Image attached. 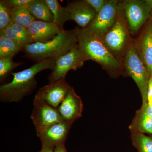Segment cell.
<instances>
[{
	"instance_id": "7c38bea8",
	"label": "cell",
	"mask_w": 152,
	"mask_h": 152,
	"mask_svg": "<svg viewBox=\"0 0 152 152\" xmlns=\"http://www.w3.org/2000/svg\"><path fill=\"white\" fill-rule=\"evenodd\" d=\"M65 8L70 15L71 20L75 22L83 28L88 27L97 15L86 1L71 2Z\"/></svg>"
},
{
	"instance_id": "8992f818",
	"label": "cell",
	"mask_w": 152,
	"mask_h": 152,
	"mask_svg": "<svg viewBox=\"0 0 152 152\" xmlns=\"http://www.w3.org/2000/svg\"><path fill=\"white\" fill-rule=\"evenodd\" d=\"M31 118L34 125L36 133L42 132L63 120L58 109L35 98Z\"/></svg>"
},
{
	"instance_id": "d6986e66",
	"label": "cell",
	"mask_w": 152,
	"mask_h": 152,
	"mask_svg": "<svg viewBox=\"0 0 152 152\" xmlns=\"http://www.w3.org/2000/svg\"><path fill=\"white\" fill-rule=\"evenodd\" d=\"M53 16V23L58 25L62 29L66 22L71 20L70 15L66 10L60 4L58 0H46Z\"/></svg>"
},
{
	"instance_id": "cb8c5ba5",
	"label": "cell",
	"mask_w": 152,
	"mask_h": 152,
	"mask_svg": "<svg viewBox=\"0 0 152 152\" xmlns=\"http://www.w3.org/2000/svg\"><path fill=\"white\" fill-rule=\"evenodd\" d=\"M23 62H15L11 58H0V80H3L15 68L18 67Z\"/></svg>"
},
{
	"instance_id": "2e32d148",
	"label": "cell",
	"mask_w": 152,
	"mask_h": 152,
	"mask_svg": "<svg viewBox=\"0 0 152 152\" xmlns=\"http://www.w3.org/2000/svg\"><path fill=\"white\" fill-rule=\"evenodd\" d=\"M0 34L4 35L15 42L23 50L28 45L33 43L28 28L15 23L11 24L1 32Z\"/></svg>"
},
{
	"instance_id": "e0dca14e",
	"label": "cell",
	"mask_w": 152,
	"mask_h": 152,
	"mask_svg": "<svg viewBox=\"0 0 152 152\" xmlns=\"http://www.w3.org/2000/svg\"><path fill=\"white\" fill-rule=\"evenodd\" d=\"M129 129L131 131L152 135V117L140 108L136 112Z\"/></svg>"
},
{
	"instance_id": "83f0119b",
	"label": "cell",
	"mask_w": 152,
	"mask_h": 152,
	"mask_svg": "<svg viewBox=\"0 0 152 152\" xmlns=\"http://www.w3.org/2000/svg\"><path fill=\"white\" fill-rule=\"evenodd\" d=\"M54 152H67L65 146V143L56 146L54 148Z\"/></svg>"
},
{
	"instance_id": "7a4b0ae2",
	"label": "cell",
	"mask_w": 152,
	"mask_h": 152,
	"mask_svg": "<svg viewBox=\"0 0 152 152\" xmlns=\"http://www.w3.org/2000/svg\"><path fill=\"white\" fill-rule=\"evenodd\" d=\"M77 45L75 29H63L53 39L44 42L33 43L23 49L28 58L37 62L46 59L56 60Z\"/></svg>"
},
{
	"instance_id": "ffe728a7",
	"label": "cell",
	"mask_w": 152,
	"mask_h": 152,
	"mask_svg": "<svg viewBox=\"0 0 152 152\" xmlns=\"http://www.w3.org/2000/svg\"><path fill=\"white\" fill-rule=\"evenodd\" d=\"M11 11L13 23L21 25L27 28L36 20L27 7H15L11 8Z\"/></svg>"
},
{
	"instance_id": "44dd1931",
	"label": "cell",
	"mask_w": 152,
	"mask_h": 152,
	"mask_svg": "<svg viewBox=\"0 0 152 152\" xmlns=\"http://www.w3.org/2000/svg\"><path fill=\"white\" fill-rule=\"evenodd\" d=\"M23 50L21 47L10 38L0 34V58H11Z\"/></svg>"
},
{
	"instance_id": "30bf717a",
	"label": "cell",
	"mask_w": 152,
	"mask_h": 152,
	"mask_svg": "<svg viewBox=\"0 0 152 152\" xmlns=\"http://www.w3.org/2000/svg\"><path fill=\"white\" fill-rule=\"evenodd\" d=\"M72 124L63 120L37 133V136L40 140L42 145L55 148L60 144L65 143Z\"/></svg>"
},
{
	"instance_id": "9c48e42d",
	"label": "cell",
	"mask_w": 152,
	"mask_h": 152,
	"mask_svg": "<svg viewBox=\"0 0 152 152\" xmlns=\"http://www.w3.org/2000/svg\"><path fill=\"white\" fill-rule=\"evenodd\" d=\"M71 88L65 80H59L42 87L37 91L35 98L58 109Z\"/></svg>"
},
{
	"instance_id": "8fae6325",
	"label": "cell",
	"mask_w": 152,
	"mask_h": 152,
	"mask_svg": "<svg viewBox=\"0 0 152 152\" xmlns=\"http://www.w3.org/2000/svg\"><path fill=\"white\" fill-rule=\"evenodd\" d=\"M83 108L81 99L77 94L74 88L72 87L57 109L64 121L73 123L81 117Z\"/></svg>"
},
{
	"instance_id": "ba28073f",
	"label": "cell",
	"mask_w": 152,
	"mask_h": 152,
	"mask_svg": "<svg viewBox=\"0 0 152 152\" xmlns=\"http://www.w3.org/2000/svg\"><path fill=\"white\" fill-rule=\"evenodd\" d=\"M118 5V1H106L103 8L97 14L87 29L98 37H103L116 20Z\"/></svg>"
},
{
	"instance_id": "5b68a950",
	"label": "cell",
	"mask_w": 152,
	"mask_h": 152,
	"mask_svg": "<svg viewBox=\"0 0 152 152\" xmlns=\"http://www.w3.org/2000/svg\"><path fill=\"white\" fill-rule=\"evenodd\" d=\"M86 60L77 45L66 54L56 60L54 68L48 77L49 83L65 80L66 75L69 71L76 70L80 68Z\"/></svg>"
},
{
	"instance_id": "d4e9b609",
	"label": "cell",
	"mask_w": 152,
	"mask_h": 152,
	"mask_svg": "<svg viewBox=\"0 0 152 152\" xmlns=\"http://www.w3.org/2000/svg\"><path fill=\"white\" fill-rule=\"evenodd\" d=\"M97 14L99 12L105 4L106 1L103 0H85Z\"/></svg>"
},
{
	"instance_id": "4fadbf2b",
	"label": "cell",
	"mask_w": 152,
	"mask_h": 152,
	"mask_svg": "<svg viewBox=\"0 0 152 152\" xmlns=\"http://www.w3.org/2000/svg\"><path fill=\"white\" fill-rule=\"evenodd\" d=\"M127 34V30L123 21L120 19L116 20L113 26L102 39L110 51L119 52L126 45Z\"/></svg>"
},
{
	"instance_id": "484cf974",
	"label": "cell",
	"mask_w": 152,
	"mask_h": 152,
	"mask_svg": "<svg viewBox=\"0 0 152 152\" xmlns=\"http://www.w3.org/2000/svg\"><path fill=\"white\" fill-rule=\"evenodd\" d=\"M33 0H7L11 8L15 7H28Z\"/></svg>"
},
{
	"instance_id": "f1b7e54d",
	"label": "cell",
	"mask_w": 152,
	"mask_h": 152,
	"mask_svg": "<svg viewBox=\"0 0 152 152\" xmlns=\"http://www.w3.org/2000/svg\"><path fill=\"white\" fill-rule=\"evenodd\" d=\"M39 152H54V148L48 146L42 145V149Z\"/></svg>"
},
{
	"instance_id": "603a6c76",
	"label": "cell",
	"mask_w": 152,
	"mask_h": 152,
	"mask_svg": "<svg viewBox=\"0 0 152 152\" xmlns=\"http://www.w3.org/2000/svg\"><path fill=\"white\" fill-rule=\"evenodd\" d=\"M11 8L7 0L0 1V32L13 23Z\"/></svg>"
},
{
	"instance_id": "4316f807",
	"label": "cell",
	"mask_w": 152,
	"mask_h": 152,
	"mask_svg": "<svg viewBox=\"0 0 152 152\" xmlns=\"http://www.w3.org/2000/svg\"><path fill=\"white\" fill-rule=\"evenodd\" d=\"M148 104L152 107V77H150L148 92Z\"/></svg>"
},
{
	"instance_id": "7402d4cb",
	"label": "cell",
	"mask_w": 152,
	"mask_h": 152,
	"mask_svg": "<svg viewBox=\"0 0 152 152\" xmlns=\"http://www.w3.org/2000/svg\"><path fill=\"white\" fill-rule=\"evenodd\" d=\"M131 140L138 152H152V138L142 133L131 131Z\"/></svg>"
},
{
	"instance_id": "52a82bcc",
	"label": "cell",
	"mask_w": 152,
	"mask_h": 152,
	"mask_svg": "<svg viewBox=\"0 0 152 152\" xmlns=\"http://www.w3.org/2000/svg\"><path fill=\"white\" fill-rule=\"evenodd\" d=\"M125 13L131 31L135 33L148 19L152 11L150 1L131 0L125 1Z\"/></svg>"
},
{
	"instance_id": "f546056e",
	"label": "cell",
	"mask_w": 152,
	"mask_h": 152,
	"mask_svg": "<svg viewBox=\"0 0 152 152\" xmlns=\"http://www.w3.org/2000/svg\"><path fill=\"white\" fill-rule=\"evenodd\" d=\"M151 137L152 138V135H151Z\"/></svg>"
},
{
	"instance_id": "5bb4252c",
	"label": "cell",
	"mask_w": 152,
	"mask_h": 152,
	"mask_svg": "<svg viewBox=\"0 0 152 152\" xmlns=\"http://www.w3.org/2000/svg\"><path fill=\"white\" fill-rule=\"evenodd\" d=\"M28 30L33 42L40 43L53 39L63 29L54 23L36 20Z\"/></svg>"
},
{
	"instance_id": "9a60e30c",
	"label": "cell",
	"mask_w": 152,
	"mask_h": 152,
	"mask_svg": "<svg viewBox=\"0 0 152 152\" xmlns=\"http://www.w3.org/2000/svg\"><path fill=\"white\" fill-rule=\"evenodd\" d=\"M135 47L136 51L152 77V22H150Z\"/></svg>"
},
{
	"instance_id": "277c9868",
	"label": "cell",
	"mask_w": 152,
	"mask_h": 152,
	"mask_svg": "<svg viewBox=\"0 0 152 152\" xmlns=\"http://www.w3.org/2000/svg\"><path fill=\"white\" fill-rule=\"evenodd\" d=\"M127 73L135 82L142 98V105L148 104V92L150 76L147 68L142 61L133 45L128 47L125 59Z\"/></svg>"
},
{
	"instance_id": "6da1fadb",
	"label": "cell",
	"mask_w": 152,
	"mask_h": 152,
	"mask_svg": "<svg viewBox=\"0 0 152 152\" xmlns=\"http://www.w3.org/2000/svg\"><path fill=\"white\" fill-rule=\"evenodd\" d=\"M56 60L46 59L24 70L12 73V81L0 86V101L4 102H20L33 92L37 87L35 76L42 71L54 68Z\"/></svg>"
},
{
	"instance_id": "ac0fdd59",
	"label": "cell",
	"mask_w": 152,
	"mask_h": 152,
	"mask_svg": "<svg viewBox=\"0 0 152 152\" xmlns=\"http://www.w3.org/2000/svg\"><path fill=\"white\" fill-rule=\"evenodd\" d=\"M28 9L35 20L49 23L53 22V16L46 0H33Z\"/></svg>"
},
{
	"instance_id": "3957f363",
	"label": "cell",
	"mask_w": 152,
	"mask_h": 152,
	"mask_svg": "<svg viewBox=\"0 0 152 152\" xmlns=\"http://www.w3.org/2000/svg\"><path fill=\"white\" fill-rule=\"evenodd\" d=\"M77 47L87 60H91L110 69H117L120 64L104 44L102 38L91 32L86 28L75 29Z\"/></svg>"
}]
</instances>
